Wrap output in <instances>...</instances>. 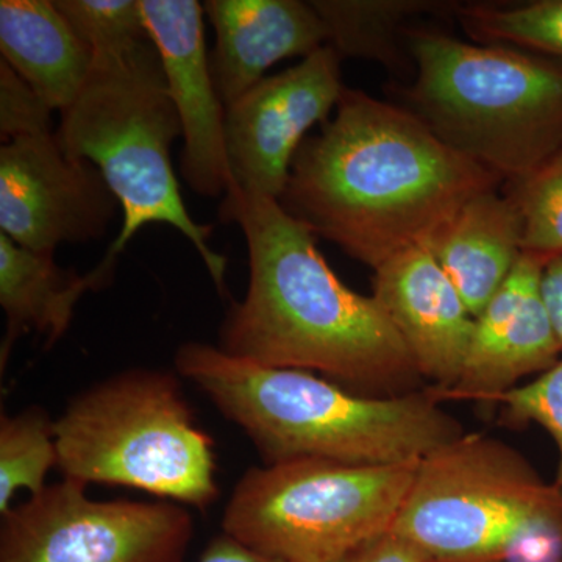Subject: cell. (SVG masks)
<instances>
[{
    "label": "cell",
    "instance_id": "cell-1",
    "mask_svg": "<svg viewBox=\"0 0 562 562\" xmlns=\"http://www.w3.org/2000/svg\"><path fill=\"white\" fill-rule=\"evenodd\" d=\"M501 183L405 106L344 88L335 116L295 154L279 203L375 271L425 246L462 203Z\"/></svg>",
    "mask_w": 562,
    "mask_h": 562
},
{
    "label": "cell",
    "instance_id": "cell-2",
    "mask_svg": "<svg viewBox=\"0 0 562 562\" xmlns=\"http://www.w3.org/2000/svg\"><path fill=\"white\" fill-rule=\"evenodd\" d=\"M220 220L238 224L249 250V288L220 328V349L268 368L321 372L349 391L419 390L408 347L373 295L351 291L316 235L276 199L231 190Z\"/></svg>",
    "mask_w": 562,
    "mask_h": 562
},
{
    "label": "cell",
    "instance_id": "cell-3",
    "mask_svg": "<svg viewBox=\"0 0 562 562\" xmlns=\"http://www.w3.org/2000/svg\"><path fill=\"white\" fill-rule=\"evenodd\" d=\"M176 371L238 425L266 464L330 460L420 461L464 435L430 390L362 395L299 369L268 368L217 346L181 344Z\"/></svg>",
    "mask_w": 562,
    "mask_h": 562
},
{
    "label": "cell",
    "instance_id": "cell-4",
    "mask_svg": "<svg viewBox=\"0 0 562 562\" xmlns=\"http://www.w3.org/2000/svg\"><path fill=\"white\" fill-rule=\"evenodd\" d=\"M414 79L403 90L439 139L502 181L516 183L562 150V61L441 31L406 35Z\"/></svg>",
    "mask_w": 562,
    "mask_h": 562
},
{
    "label": "cell",
    "instance_id": "cell-5",
    "mask_svg": "<svg viewBox=\"0 0 562 562\" xmlns=\"http://www.w3.org/2000/svg\"><path fill=\"white\" fill-rule=\"evenodd\" d=\"M60 114L61 149L94 165L121 203L122 227L110 250L121 255L146 225H171L190 239L224 294L227 258L210 247L213 227L188 213L172 168L181 125L154 41L94 54L83 90Z\"/></svg>",
    "mask_w": 562,
    "mask_h": 562
},
{
    "label": "cell",
    "instance_id": "cell-6",
    "mask_svg": "<svg viewBox=\"0 0 562 562\" xmlns=\"http://www.w3.org/2000/svg\"><path fill=\"white\" fill-rule=\"evenodd\" d=\"M391 531L427 562H562V495L508 443L464 432L422 458Z\"/></svg>",
    "mask_w": 562,
    "mask_h": 562
},
{
    "label": "cell",
    "instance_id": "cell-7",
    "mask_svg": "<svg viewBox=\"0 0 562 562\" xmlns=\"http://www.w3.org/2000/svg\"><path fill=\"white\" fill-rule=\"evenodd\" d=\"M66 480L146 491L205 512L220 495L216 454L179 373L128 369L69 402L55 420Z\"/></svg>",
    "mask_w": 562,
    "mask_h": 562
},
{
    "label": "cell",
    "instance_id": "cell-8",
    "mask_svg": "<svg viewBox=\"0 0 562 562\" xmlns=\"http://www.w3.org/2000/svg\"><path fill=\"white\" fill-rule=\"evenodd\" d=\"M419 462L303 458L249 469L225 506L222 532L277 560L339 562L391 531Z\"/></svg>",
    "mask_w": 562,
    "mask_h": 562
},
{
    "label": "cell",
    "instance_id": "cell-9",
    "mask_svg": "<svg viewBox=\"0 0 562 562\" xmlns=\"http://www.w3.org/2000/svg\"><path fill=\"white\" fill-rule=\"evenodd\" d=\"M63 480L2 516L0 562H183L194 536L179 503L91 501Z\"/></svg>",
    "mask_w": 562,
    "mask_h": 562
},
{
    "label": "cell",
    "instance_id": "cell-10",
    "mask_svg": "<svg viewBox=\"0 0 562 562\" xmlns=\"http://www.w3.org/2000/svg\"><path fill=\"white\" fill-rule=\"evenodd\" d=\"M120 209L102 172L66 154L55 132L0 147V233L18 246L55 255L102 238Z\"/></svg>",
    "mask_w": 562,
    "mask_h": 562
},
{
    "label": "cell",
    "instance_id": "cell-11",
    "mask_svg": "<svg viewBox=\"0 0 562 562\" xmlns=\"http://www.w3.org/2000/svg\"><path fill=\"white\" fill-rule=\"evenodd\" d=\"M341 60L333 47L266 77L225 111V143L233 187L279 201L306 133L325 124L344 91Z\"/></svg>",
    "mask_w": 562,
    "mask_h": 562
},
{
    "label": "cell",
    "instance_id": "cell-12",
    "mask_svg": "<svg viewBox=\"0 0 562 562\" xmlns=\"http://www.w3.org/2000/svg\"><path fill=\"white\" fill-rule=\"evenodd\" d=\"M139 5L179 114L181 177L202 198H225L233 187L225 143L227 109L211 76L203 3L139 0Z\"/></svg>",
    "mask_w": 562,
    "mask_h": 562
},
{
    "label": "cell",
    "instance_id": "cell-13",
    "mask_svg": "<svg viewBox=\"0 0 562 562\" xmlns=\"http://www.w3.org/2000/svg\"><path fill=\"white\" fill-rule=\"evenodd\" d=\"M547 261L524 254L497 294L475 317L471 347L458 382L435 391L439 401H475L497 406L505 392L531 373L547 372L562 357L552 317L542 297Z\"/></svg>",
    "mask_w": 562,
    "mask_h": 562
},
{
    "label": "cell",
    "instance_id": "cell-14",
    "mask_svg": "<svg viewBox=\"0 0 562 562\" xmlns=\"http://www.w3.org/2000/svg\"><path fill=\"white\" fill-rule=\"evenodd\" d=\"M373 297L408 347L422 379L450 390L460 379L475 317L427 246L394 255L373 271Z\"/></svg>",
    "mask_w": 562,
    "mask_h": 562
},
{
    "label": "cell",
    "instance_id": "cell-15",
    "mask_svg": "<svg viewBox=\"0 0 562 562\" xmlns=\"http://www.w3.org/2000/svg\"><path fill=\"white\" fill-rule=\"evenodd\" d=\"M203 11L216 35L210 68L225 109L277 63L306 58L327 44V29L312 2L206 0Z\"/></svg>",
    "mask_w": 562,
    "mask_h": 562
},
{
    "label": "cell",
    "instance_id": "cell-16",
    "mask_svg": "<svg viewBox=\"0 0 562 562\" xmlns=\"http://www.w3.org/2000/svg\"><path fill=\"white\" fill-rule=\"evenodd\" d=\"M425 246L476 317L524 255L519 209L506 192H480L462 203Z\"/></svg>",
    "mask_w": 562,
    "mask_h": 562
},
{
    "label": "cell",
    "instance_id": "cell-17",
    "mask_svg": "<svg viewBox=\"0 0 562 562\" xmlns=\"http://www.w3.org/2000/svg\"><path fill=\"white\" fill-rule=\"evenodd\" d=\"M117 258L120 254L109 249L92 271L80 276L58 266L54 255L24 249L0 233V305L7 316L2 371L25 333H36L47 347L54 346L69 330L85 292L102 290L113 280Z\"/></svg>",
    "mask_w": 562,
    "mask_h": 562
},
{
    "label": "cell",
    "instance_id": "cell-18",
    "mask_svg": "<svg viewBox=\"0 0 562 562\" xmlns=\"http://www.w3.org/2000/svg\"><path fill=\"white\" fill-rule=\"evenodd\" d=\"M2 58L52 110L72 105L91 72V47L49 0L0 2Z\"/></svg>",
    "mask_w": 562,
    "mask_h": 562
},
{
    "label": "cell",
    "instance_id": "cell-19",
    "mask_svg": "<svg viewBox=\"0 0 562 562\" xmlns=\"http://www.w3.org/2000/svg\"><path fill=\"white\" fill-rule=\"evenodd\" d=\"M325 29L327 46L341 58L376 61L398 70L412 58L408 22L422 14L452 13L460 2L424 0H312ZM413 60V58H412Z\"/></svg>",
    "mask_w": 562,
    "mask_h": 562
},
{
    "label": "cell",
    "instance_id": "cell-20",
    "mask_svg": "<svg viewBox=\"0 0 562 562\" xmlns=\"http://www.w3.org/2000/svg\"><path fill=\"white\" fill-rule=\"evenodd\" d=\"M454 18L475 43L505 44L562 60V0L460 3Z\"/></svg>",
    "mask_w": 562,
    "mask_h": 562
},
{
    "label": "cell",
    "instance_id": "cell-21",
    "mask_svg": "<svg viewBox=\"0 0 562 562\" xmlns=\"http://www.w3.org/2000/svg\"><path fill=\"white\" fill-rule=\"evenodd\" d=\"M55 420L38 406L0 420V514L13 506L14 495L25 490L32 495L46 490L47 473L57 468Z\"/></svg>",
    "mask_w": 562,
    "mask_h": 562
},
{
    "label": "cell",
    "instance_id": "cell-22",
    "mask_svg": "<svg viewBox=\"0 0 562 562\" xmlns=\"http://www.w3.org/2000/svg\"><path fill=\"white\" fill-rule=\"evenodd\" d=\"M522 220L524 254L562 257V150L527 179L508 183Z\"/></svg>",
    "mask_w": 562,
    "mask_h": 562
},
{
    "label": "cell",
    "instance_id": "cell-23",
    "mask_svg": "<svg viewBox=\"0 0 562 562\" xmlns=\"http://www.w3.org/2000/svg\"><path fill=\"white\" fill-rule=\"evenodd\" d=\"M55 5L92 54L150 38L139 0H57Z\"/></svg>",
    "mask_w": 562,
    "mask_h": 562
},
{
    "label": "cell",
    "instance_id": "cell-24",
    "mask_svg": "<svg viewBox=\"0 0 562 562\" xmlns=\"http://www.w3.org/2000/svg\"><path fill=\"white\" fill-rule=\"evenodd\" d=\"M502 406V424H538L552 435L560 452L554 486L562 495V357L549 371L541 373L532 383L514 387L498 398Z\"/></svg>",
    "mask_w": 562,
    "mask_h": 562
},
{
    "label": "cell",
    "instance_id": "cell-25",
    "mask_svg": "<svg viewBox=\"0 0 562 562\" xmlns=\"http://www.w3.org/2000/svg\"><path fill=\"white\" fill-rule=\"evenodd\" d=\"M52 110L5 61L0 60V138L2 144L52 131Z\"/></svg>",
    "mask_w": 562,
    "mask_h": 562
},
{
    "label": "cell",
    "instance_id": "cell-26",
    "mask_svg": "<svg viewBox=\"0 0 562 562\" xmlns=\"http://www.w3.org/2000/svg\"><path fill=\"white\" fill-rule=\"evenodd\" d=\"M339 562H427L424 554L401 536L384 532L372 541L362 543Z\"/></svg>",
    "mask_w": 562,
    "mask_h": 562
},
{
    "label": "cell",
    "instance_id": "cell-27",
    "mask_svg": "<svg viewBox=\"0 0 562 562\" xmlns=\"http://www.w3.org/2000/svg\"><path fill=\"white\" fill-rule=\"evenodd\" d=\"M198 562H286L277 560V558L268 557L260 552L243 546L241 542L235 541L231 536L224 535L214 538L209 543Z\"/></svg>",
    "mask_w": 562,
    "mask_h": 562
},
{
    "label": "cell",
    "instance_id": "cell-28",
    "mask_svg": "<svg viewBox=\"0 0 562 562\" xmlns=\"http://www.w3.org/2000/svg\"><path fill=\"white\" fill-rule=\"evenodd\" d=\"M542 297L562 347V257L547 262L542 273Z\"/></svg>",
    "mask_w": 562,
    "mask_h": 562
}]
</instances>
